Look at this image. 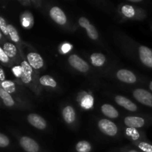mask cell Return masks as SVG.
<instances>
[{
	"label": "cell",
	"mask_w": 152,
	"mask_h": 152,
	"mask_svg": "<svg viewBox=\"0 0 152 152\" xmlns=\"http://www.w3.org/2000/svg\"><path fill=\"white\" fill-rule=\"evenodd\" d=\"M98 128L104 134L109 137H114L118 133L117 125L107 119H102L98 122Z\"/></svg>",
	"instance_id": "obj_1"
},
{
	"label": "cell",
	"mask_w": 152,
	"mask_h": 152,
	"mask_svg": "<svg viewBox=\"0 0 152 152\" xmlns=\"http://www.w3.org/2000/svg\"><path fill=\"white\" fill-rule=\"evenodd\" d=\"M133 96L135 99L146 106L152 107V94L143 88H137L134 91Z\"/></svg>",
	"instance_id": "obj_2"
},
{
	"label": "cell",
	"mask_w": 152,
	"mask_h": 152,
	"mask_svg": "<svg viewBox=\"0 0 152 152\" xmlns=\"http://www.w3.org/2000/svg\"><path fill=\"white\" fill-rule=\"evenodd\" d=\"M68 63L71 67L80 72L86 73L89 70L88 64L84 59L76 54H72L68 57Z\"/></svg>",
	"instance_id": "obj_3"
},
{
	"label": "cell",
	"mask_w": 152,
	"mask_h": 152,
	"mask_svg": "<svg viewBox=\"0 0 152 152\" xmlns=\"http://www.w3.org/2000/svg\"><path fill=\"white\" fill-rule=\"evenodd\" d=\"M79 25L82 27V28H85L87 32L88 36L90 39L92 40H96L99 37V34H98L97 31H96V28L94 26L91 22H89L88 19L86 17H80L79 19Z\"/></svg>",
	"instance_id": "obj_4"
},
{
	"label": "cell",
	"mask_w": 152,
	"mask_h": 152,
	"mask_svg": "<svg viewBox=\"0 0 152 152\" xmlns=\"http://www.w3.org/2000/svg\"><path fill=\"white\" fill-rule=\"evenodd\" d=\"M19 144L24 151L26 152H39V145L37 141L29 137H22L19 140Z\"/></svg>",
	"instance_id": "obj_5"
},
{
	"label": "cell",
	"mask_w": 152,
	"mask_h": 152,
	"mask_svg": "<svg viewBox=\"0 0 152 152\" xmlns=\"http://www.w3.org/2000/svg\"><path fill=\"white\" fill-rule=\"evenodd\" d=\"M49 14H50V18L58 25H63L66 24V15L60 7H57V6L51 7L50 11H49Z\"/></svg>",
	"instance_id": "obj_6"
},
{
	"label": "cell",
	"mask_w": 152,
	"mask_h": 152,
	"mask_svg": "<svg viewBox=\"0 0 152 152\" xmlns=\"http://www.w3.org/2000/svg\"><path fill=\"white\" fill-rule=\"evenodd\" d=\"M27 60L33 69H41L44 66V61L42 57L36 52H30L27 55Z\"/></svg>",
	"instance_id": "obj_7"
},
{
	"label": "cell",
	"mask_w": 152,
	"mask_h": 152,
	"mask_svg": "<svg viewBox=\"0 0 152 152\" xmlns=\"http://www.w3.org/2000/svg\"><path fill=\"white\" fill-rule=\"evenodd\" d=\"M117 77L120 81L128 84H134L137 82L136 75L127 69L119 70L117 72Z\"/></svg>",
	"instance_id": "obj_8"
},
{
	"label": "cell",
	"mask_w": 152,
	"mask_h": 152,
	"mask_svg": "<svg viewBox=\"0 0 152 152\" xmlns=\"http://www.w3.org/2000/svg\"><path fill=\"white\" fill-rule=\"evenodd\" d=\"M28 121L32 126L39 130H44L47 127V123L42 117L37 114H30L28 116Z\"/></svg>",
	"instance_id": "obj_9"
},
{
	"label": "cell",
	"mask_w": 152,
	"mask_h": 152,
	"mask_svg": "<svg viewBox=\"0 0 152 152\" xmlns=\"http://www.w3.org/2000/svg\"><path fill=\"white\" fill-rule=\"evenodd\" d=\"M21 66L22 68V76L21 77V80L25 84H29L32 80L34 69L31 68L28 61L25 60L22 61L21 63Z\"/></svg>",
	"instance_id": "obj_10"
},
{
	"label": "cell",
	"mask_w": 152,
	"mask_h": 152,
	"mask_svg": "<svg viewBox=\"0 0 152 152\" xmlns=\"http://www.w3.org/2000/svg\"><path fill=\"white\" fill-rule=\"evenodd\" d=\"M115 101L119 105H120L123 108H126V110L130 111H136L137 110V106L136 104L134 103L132 100H130L128 98L121 95H117L115 96Z\"/></svg>",
	"instance_id": "obj_11"
},
{
	"label": "cell",
	"mask_w": 152,
	"mask_h": 152,
	"mask_svg": "<svg viewBox=\"0 0 152 152\" xmlns=\"http://www.w3.org/2000/svg\"><path fill=\"white\" fill-rule=\"evenodd\" d=\"M124 123L126 126L132 129H137V128H141L145 126V120L142 117H127L125 118Z\"/></svg>",
	"instance_id": "obj_12"
},
{
	"label": "cell",
	"mask_w": 152,
	"mask_h": 152,
	"mask_svg": "<svg viewBox=\"0 0 152 152\" xmlns=\"http://www.w3.org/2000/svg\"><path fill=\"white\" fill-rule=\"evenodd\" d=\"M138 51H139L140 59L142 62V63L145 65V66L148 67L149 62L152 56V50L146 46L141 45L140 46Z\"/></svg>",
	"instance_id": "obj_13"
},
{
	"label": "cell",
	"mask_w": 152,
	"mask_h": 152,
	"mask_svg": "<svg viewBox=\"0 0 152 152\" xmlns=\"http://www.w3.org/2000/svg\"><path fill=\"white\" fill-rule=\"evenodd\" d=\"M62 117L68 124H72L76 120V112L74 108L71 105L65 107L62 110Z\"/></svg>",
	"instance_id": "obj_14"
},
{
	"label": "cell",
	"mask_w": 152,
	"mask_h": 152,
	"mask_svg": "<svg viewBox=\"0 0 152 152\" xmlns=\"http://www.w3.org/2000/svg\"><path fill=\"white\" fill-rule=\"evenodd\" d=\"M102 114L111 119H116L119 117V112L113 105L110 104H104L101 107Z\"/></svg>",
	"instance_id": "obj_15"
},
{
	"label": "cell",
	"mask_w": 152,
	"mask_h": 152,
	"mask_svg": "<svg viewBox=\"0 0 152 152\" xmlns=\"http://www.w3.org/2000/svg\"><path fill=\"white\" fill-rule=\"evenodd\" d=\"M90 59L92 65L95 67L103 66L106 62V57L101 53H93L91 55Z\"/></svg>",
	"instance_id": "obj_16"
},
{
	"label": "cell",
	"mask_w": 152,
	"mask_h": 152,
	"mask_svg": "<svg viewBox=\"0 0 152 152\" xmlns=\"http://www.w3.org/2000/svg\"><path fill=\"white\" fill-rule=\"evenodd\" d=\"M39 84L41 85V86H45V87L55 88H56V86H57V83L56 82V80H55L51 76L49 75L42 76V77H39Z\"/></svg>",
	"instance_id": "obj_17"
},
{
	"label": "cell",
	"mask_w": 152,
	"mask_h": 152,
	"mask_svg": "<svg viewBox=\"0 0 152 152\" xmlns=\"http://www.w3.org/2000/svg\"><path fill=\"white\" fill-rule=\"evenodd\" d=\"M0 97L7 107H13L15 105L14 99H13L11 95L5 91L2 88H0Z\"/></svg>",
	"instance_id": "obj_18"
},
{
	"label": "cell",
	"mask_w": 152,
	"mask_h": 152,
	"mask_svg": "<svg viewBox=\"0 0 152 152\" xmlns=\"http://www.w3.org/2000/svg\"><path fill=\"white\" fill-rule=\"evenodd\" d=\"M3 50L9 58H15L17 54V48L16 45L11 42H5L3 45Z\"/></svg>",
	"instance_id": "obj_19"
},
{
	"label": "cell",
	"mask_w": 152,
	"mask_h": 152,
	"mask_svg": "<svg viewBox=\"0 0 152 152\" xmlns=\"http://www.w3.org/2000/svg\"><path fill=\"white\" fill-rule=\"evenodd\" d=\"M76 151L77 152H90L91 151V145L86 140L80 141L76 145Z\"/></svg>",
	"instance_id": "obj_20"
},
{
	"label": "cell",
	"mask_w": 152,
	"mask_h": 152,
	"mask_svg": "<svg viewBox=\"0 0 152 152\" xmlns=\"http://www.w3.org/2000/svg\"><path fill=\"white\" fill-rule=\"evenodd\" d=\"M7 31H8L9 37H10L12 41L14 42L15 43L19 42L20 38H19V34H18V31L16 29V28L13 25L8 24L7 25Z\"/></svg>",
	"instance_id": "obj_21"
},
{
	"label": "cell",
	"mask_w": 152,
	"mask_h": 152,
	"mask_svg": "<svg viewBox=\"0 0 152 152\" xmlns=\"http://www.w3.org/2000/svg\"><path fill=\"white\" fill-rule=\"evenodd\" d=\"M1 88L4 89L5 91L7 93L13 94L16 91V86L13 82L10 81V80H5L4 82H1Z\"/></svg>",
	"instance_id": "obj_22"
},
{
	"label": "cell",
	"mask_w": 152,
	"mask_h": 152,
	"mask_svg": "<svg viewBox=\"0 0 152 152\" xmlns=\"http://www.w3.org/2000/svg\"><path fill=\"white\" fill-rule=\"evenodd\" d=\"M122 13L127 18H132L135 15V10L132 5L126 4L121 9Z\"/></svg>",
	"instance_id": "obj_23"
},
{
	"label": "cell",
	"mask_w": 152,
	"mask_h": 152,
	"mask_svg": "<svg viewBox=\"0 0 152 152\" xmlns=\"http://www.w3.org/2000/svg\"><path fill=\"white\" fill-rule=\"evenodd\" d=\"M82 105L85 108H89L93 105V99L91 96H86L82 101Z\"/></svg>",
	"instance_id": "obj_24"
},
{
	"label": "cell",
	"mask_w": 152,
	"mask_h": 152,
	"mask_svg": "<svg viewBox=\"0 0 152 152\" xmlns=\"http://www.w3.org/2000/svg\"><path fill=\"white\" fill-rule=\"evenodd\" d=\"M140 149L144 152H152V145L145 142H140L138 144Z\"/></svg>",
	"instance_id": "obj_25"
},
{
	"label": "cell",
	"mask_w": 152,
	"mask_h": 152,
	"mask_svg": "<svg viewBox=\"0 0 152 152\" xmlns=\"http://www.w3.org/2000/svg\"><path fill=\"white\" fill-rule=\"evenodd\" d=\"M10 144V140L6 135L0 133V148H5Z\"/></svg>",
	"instance_id": "obj_26"
},
{
	"label": "cell",
	"mask_w": 152,
	"mask_h": 152,
	"mask_svg": "<svg viewBox=\"0 0 152 152\" xmlns=\"http://www.w3.org/2000/svg\"><path fill=\"white\" fill-rule=\"evenodd\" d=\"M0 31L5 36H8V31H7V24L6 23L4 18L0 16Z\"/></svg>",
	"instance_id": "obj_27"
},
{
	"label": "cell",
	"mask_w": 152,
	"mask_h": 152,
	"mask_svg": "<svg viewBox=\"0 0 152 152\" xmlns=\"http://www.w3.org/2000/svg\"><path fill=\"white\" fill-rule=\"evenodd\" d=\"M0 61L4 64H7L10 62V58L7 56V55L4 51L2 48L1 47H0Z\"/></svg>",
	"instance_id": "obj_28"
},
{
	"label": "cell",
	"mask_w": 152,
	"mask_h": 152,
	"mask_svg": "<svg viewBox=\"0 0 152 152\" xmlns=\"http://www.w3.org/2000/svg\"><path fill=\"white\" fill-rule=\"evenodd\" d=\"M12 71H13V74L16 76L18 78H21L22 76V68L21 65H16V66L13 67L12 68Z\"/></svg>",
	"instance_id": "obj_29"
},
{
	"label": "cell",
	"mask_w": 152,
	"mask_h": 152,
	"mask_svg": "<svg viewBox=\"0 0 152 152\" xmlns=\"http://www.w3.org/2000/svg\"><path fill=\"white\" fill-rule=\"evenodd\" d=\"M62 50L63 53H68L70 50L71 49V45L70 44H68V43H65L62 46Z\"/></svg>",
	"instance_id": "obj_30"
},
{
	"label": "cell",
	"mask_w": 152,
	"mask_h": 152,
	"mask_svg": "<svg viewBox=\"0 0 152 152\" xmlns=\"http://www.w3.org/2000/svg\"><path fill=\"white\" fill-rule=\"evenodd\" d=\"M0 81H5V75H4V71L1 68H0Z\"/></svg>",
	"instance_id": "obj_31"
},
{
	"label": "cell",
	"mask_w": 152,
	"mask_h": 152,
	"mask_svg": "<svg viewBox=\"0 0 152 152\" xmlns=\"http://www.w3.org/2000/svg\"><path fill=\"white\" fill-rule=\"evenodd\" d=\"M19 3H20V4H22L23 6H28V5H30V4L31 3V1H28V0H27V1H19Z\"/></svg>",
	"instance_id": "obj_32"
},
{
	"label": "cell",
	"mask_w": 152,
	"mask_h": 152,
	"mask_svg": "<svg viewBox=\"0 0 152 152\" xmlns=\"http://www.w3.org/2000/svg\"><path fill=\"white\" fill-rule=\"evenodd\" d=\"M130 1H132V2H134V3H137V2H140L142 0H129Z\"/></svg>",
	"instance_id": "obj_33"
},
{
	"label": "cell",
	"mask_w": 152,
	"mask_h": 152,
	"mask_svg": "<svg viewBox=\"0 0 152 152\" xmlns=\"http://www.w3.org/2000/svg\"><path fill=\"white\" fill-rule=\"evenodd\" d=\"M148 67H149V68H152V56L151 58V60H150V62H149V65H148Z\"/></svg>",
	"instance_id": "obj_34"
},
{
	"label": "cell",
	"mask_w": 152,
	"mask_h": 152,
	"mask_svg": "<svg viewBox=\"0 0 152 152\" xmlns=\"http://www.w3.org/2000/svg\"><path fill=\"white\" fill-rule=\"evenodd\" d=\"M149 89L151 91H152V81L149 83Z\"/></svg>",
	"instance_id": "obj_35"
},
{
	"label": "cell",
	"mask_w": 152,
	"mask_h": 152,
	"mask_svg": "<svg viewBox=\"0 0 152 152\" xmlns=\"http://www.w3.org/2000/svg\"><path fill=\"white\" fill-rule=\"evenodd\" d=\"M129 152H139V151H136V150H131V151H129Z\"/></svg>",
	"instance_id": "obj_36"
},
{
	"label": "cell",
	"mask_w": 152,
	"mask_h": 152,
	"mask_svg": "<svg viewBox=\"0 0 152 152\" xmlns=\"http://www.w3.org/2000/svg\"><path fill=\"white\" fill-rule=\"evenodd\" d=\"M1 31H0V40H1Z\"/></svg>",
	"instance_id": "obj_37"
}]
</instances>
